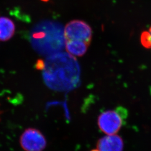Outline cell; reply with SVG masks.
Wrapping results in <instances>:
<instances>
[{
	"label": "cell",
	"instance_id": "obj_4",
	"mask_svg": "<svg viewBox=\"0 0 151 151\" xmlns=\"http://www.w3.org/2000/svg\"><path fill=\"white\" fill-rule=\"evenodd\" d=\"M20 143L25 151H43L47 146V140L39 130L28 128L21 135Z\"/></svg>",
	"mask_w": 151,
	"mask_h": 151
},
{
	"label": "cell",
	"instance_id": "obj_3",
	"mask_svg": "<svg viewBox=\"0 0 151 151\" xmlns=\"http://www.w3.org/2000/svg\"><path fill=\"white\" fill-rule=\"evenodd\" d=\"M65 40H78L90 44L92 32L91 27L86 22L75 20L68 22L64 29Z\"/></svg>",
	"mask_w": 151,
	"mask_h": 151
},
{
	"label": "cell",
	"instance_id": "obj_5",
	"mask_svg": "<svg viewBox=\"0 0 151 151\" xmlns=\"http://www.w3.org/2000/svg\"><path fill=\"white\" fill-rule=\"evenodd\" d=\"M97 148L99 151H123L124 142L119 135H106L98 140Z\"/></svg>",
	"mask_w": 151,
	"mask_h": 151
},
{
	"label": "cell",
	"instance_id": "obj_1",
	"mask_svg": "<svg viewBox=\"0 0 151 151\" xmlns=\"http://www.w3.org/2000/svg\"><path fill=\"white\" fill-rule=\"evenodd\" d=\"M37 68L43 71L47 86L56 90H67L76 86L79 80L80 69L75 57L67 53H55L45 61L40 60Z\"/></svg>",
	"mask_w": 151,
	"mask_h": 151
},
{
	"label": "cell",
	"instance_id": "obj_8",
	"mask_svg": "<svg viewBox=\"0 0 151 151\" xmlns=\"http://www.w3.org/2000/svg\"><path fill=\"white\" fill-rule=\"evenodd\" d=\"M140 42L144 47L151 49V26L148 30L142 32Z\"/></svg>",
	"mask_w": 151,
	"mask_h": 151
},
{
	"label": "cell",
	"instance_id": "obj_10",
	"mask_svg": "<svg viewBox=\"0 0 151 151\" xmlns=\"http://www.w3.org/2000/svg\"><path fill=\"white\" fill-rule=\"evenodd\" d=\"M42 1H44V2H47V1H48L49 0H42Z\"/></svg>",
	"mask_w": 151,
	"mask_h": 151
},
{
	"label": "cell",
	"instance_id": "obj_6",
	"mask_svg": "<svg viewBox=\"0 0 151 151\" xmlns=\"http://www.w3.org/2000/svg\"><path fill=\"white\" fill-rule=\"evenodd\" d=\"M67 53L73 57H81L86 53L89 44L78 40H65Z\"/></svg>",
	"mask_w": 151,
	"mask_h": 151
},
{
	"label": "cell",
	"instance_id": "obj_9",
	"mask_svg": "<svg viewBox=\"0 0 151 151\" xmlns=\"http://www.w3.org/2000/svg\"><path fill=\"white\" fill-rule=\"evenodd\" d=\"M91 151H99L98 150H92Z\"/></svg>",
	"mask_w": 151,
	"mask_h": 151
},
{
	"label": "cell",
	"instance_id": "obj_11",
	"mask_svg": "<svg viewBox=\"0 0 151 151\" xmlns=\"http://www.w3.org/2000/svg\"><path fill=\"white\" fill-rule=\"evenodd\" d=\"M1 111H0V115H1Z\"/></svg>",
	"mask_w": 151,
	"mask_h": 151
},
{
	"label": "cell",
	"instance_id": "obj_2",
	"mask_svg": "<svg viewBox=\"0 0 151 151\" xmlns=\"http://www.w3.org/2000/svg\"><path fill=\"white\" fill-rule=\"evenodd\" d=\"M127 116V109L122 106L104 111L98 118L99 128L106 134H115L124 125Z\"/></svg>",
	"mask_w": 151,
	"mask_h": 151
},
{
	"label": "cell",
	"instance_id": "obj_7",
	"mask_svg": "<svg viewBox=\"0 0 151 151\" xmlns=\"http://www.w3.org/2000/svg\"><path fill=\"white\" fill-rule=\"evenodd\" d=\"M15 25L10 19L0 17V40L6 41L13 36L15 32Z\"/></svg>",
	"mask_w": 151,
	"mask_h": 151
}]
</instances>
